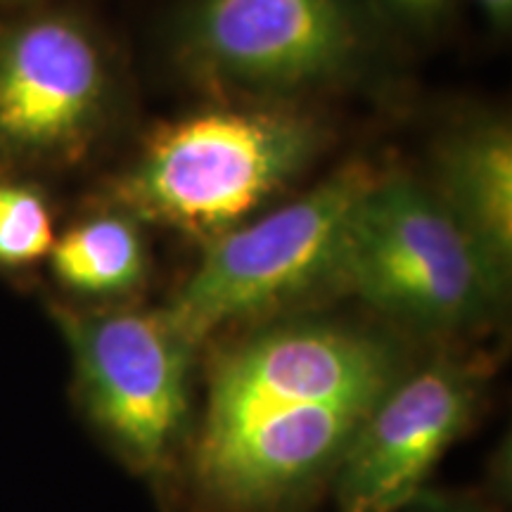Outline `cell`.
I'll return each instance as SVG.
<instances>
[{
    "label": "cell",
    "mask_w": 512,
    "mask_h": 512,
    "mask_svg": "<svg viewBox=\"0 0 512 512\" xmlns=\"http://www.w3.org/2000/svg\"><path fill=\"white\" fill-rule=\"evenodd\" d=\"M375 176L351 162L285 207L204 242L200 264L166 306L183 337L197 347L226 325L335 285L349 214Z\"/></svg>",
    "instance_id": "cell-3"
},
{
    "label": "cell",
    "mask_w": 512,
    "mask_h": 512,
    "mask_svg": "<svg viewBox=\"0 0 512 512\" xmlns=\"http://www.w3.org/2000/svg\"><path fill=\"white\" fill-rule=\"evenodd\" d=\"M377 401L311 403L256 415L200 437L195 475L204 498L226 512H275L330 475Z\"/></svg>",
    "instance_id": "cell-9"
},
{
    "label": "cell",
    "mask_w": 512,
    "mask_h": 512,
    "mask_svg": "<svg viewBox=\"0 0 512 512\" xmlns=\"http://www.w3.org/2000/svg\"><path fill=\"white\" fill-rule=\"evenodd\" d=\"M112 98L107 55L64 15L17 24L0 36V152L60 159L88 145Z\"/></svg>",
    "instance_id": "cell-8"
},
{
    "label": "cell",
    "mask_w": 512,
    "mask_h": 512,
    "mask_svg": "<svg viewBox=\"0 0 512 512\" xmlns=\"http://www.w3.org/2000/svg\"><path fill=\"white\" fill-rule=\"evenodd\" d=\"M403 510L408 512H489L477 503H465V501L451 503V501H439V498H425L422 494L418 498H413V501Z\"/></svg>",
    "instance_id": "cell-14"
},
{
    "label": "cell",
    "mask_w": 512,
    "mask_h": 512,
    "mask_svg": "<svg viewBox=\"0 0 512 512\" xmlns=\"http://www.w3.org/2000/svg\"><path fill=\"white\" fill-rule=\"evenodd\" d=\"M178 53L211 86L278 98L354 74L363 31L349 0H190Z\"/></svg>",
    "instance_id": "cell-5"
},
{
    "label": "cell",
    "mask_w": 512,
    "mask_h": 512,
    "mask_svg": "<svg viewBox=\"0 0 512 512\" xmlns=\"http://www.w3.org/2000/svg\"><path fill=\"white\" fill-rule=\"evenodd\" d=\"M439 200L470 235L494 273L512 268V133L501 119H479L451 131L437 147Z\"/></svg>",
    "instance_id": "cell-10"
},
{
    "label": "cell",
    "mask_w": 512,
    "mask_h": 512,
    "mask_svg": "<svg viewBox=\"0 0 512 512\" xmlns=\"http://www.w3.org/2000/svg\"><path fill=\"white\" fill-rule=\"evenodd\" d=\"M88 418L140 475H162L188 427L195 347L164 311L57 309Z\"/></svg>",
    "instance_id": "cell-4"
},
{
    "label": "cell",
    "mask_w": 512,
    "mask_h": 512,
    "mask_svg": "<svg viewBox=\"0 0 512 512\" xmlns=\"http://www.w3.org/2000/svg\"><path fill=\"white\" fill-rule=\"evenodd\" d=\"M133 216H93L69 228L50 249V266L67 290L88 297H119L147 275V247Z\"/></svg>",
    "instance_id": "cell-11"
},
{
    "label": "cell",
    "mask_w": 512,
    "mask_h": 512,
    "mask_svg": "<svg viewBox=\"0 0 512 512\" xmlns=\"http://www.w3.org/2000/svg\"><path fill=\"white\" fill-rule=\"evenodd\" d=\"M482 373L439 358L384 392L335 470L339 512H401L475 418Z\"/></svg>",
    "instance_id": "cell-7"
},
{
    "label": "cell",
    "mask_w": 512,
    "mask_h": 512,
    "mask_svg": "<svg viewBox=\"0 0 512 512\" xmlns=\"http://www.w3.org/2000/svg\"><path fill=\"white\" fill-rule=\"evenodd\" d=\"M384 3L403 17L425 22V19H432L434 15H439V12L444 10L446 0H384Z\"/></svg>",
    "instance_id": "cell-13"
},
{
    "label": "cell",
    "mask_w": 512,
    "mask_h": 512,
    "mask_svg": "<svg viewBox=\"0 0 512 512\" xmlns=\"http://www.w3.org/2000/svg\"><path fill=\"white\" fill-rule=\"evenodd\" d=\"M55 242L46 197L31 185L0 183V266H27L50 254Z\"/></svg>",
    "instance_id": "cell-12"
},
{
    "label": "cell",
    "mask_w": 512,
    "mask_h": 512,
    "mask_svg": "<svg viewBox=\"0 0 512 512\" xmlns=\"http://www.w3.org/2000/svg\"><path fill=\"white\" fill-rule=\"evenodd\" d=\"M399 377V351L373 332L332 320L271 325L214 361L202 437L283 408L377 401Z\"/></svg>",
    "instance_id": "cell-6"
},
{
    "label": "cell",
    "mask_w": 512,
    "mask_h": 512,
    "mask_svg": "<svg viewBox=\"0 0 512 512\" xmlns=\"http://www.w3.org/2000/svg\"><path fill=\"white\" fill-rule=\"evenodd\" d=\"M477 5L496 27H508L512 17V0H477Z\"/></svg>",
    "instance_id": "cell-15"
},
{
    "label": "cell",
    "mask_w": 512,
    "mask_h": 512,
    "mask_svg": "<svg viewBox=\"0 0 512 512\" xmlns=\"http://www.w3.org/2000/svg\"><path fill=\"white\" fill-rule=\"evenodd\" d=\"M335 285L422 332H463L503 302L505 285L432 185L375 176L351 209Z\"/></svg>",
    "instance_id": "cell-2"
},
{
    "label": "cell",
    "mask_w": 512,
    "mask_h": 512,
    "mask_svg": "<svg viewBox=\"0 0 512 512\" xmlns=\"http://www.w3.org/2000/svg\"><path fill=\"white\" fill-rule=\"evenodd\" d=\"M325 138L318 119L275 102L197 110L159 124L110 195L136 221L209 242L297 181Z\"/></svg>",
    "instance_id": "cell-1"
}]
</instances>
